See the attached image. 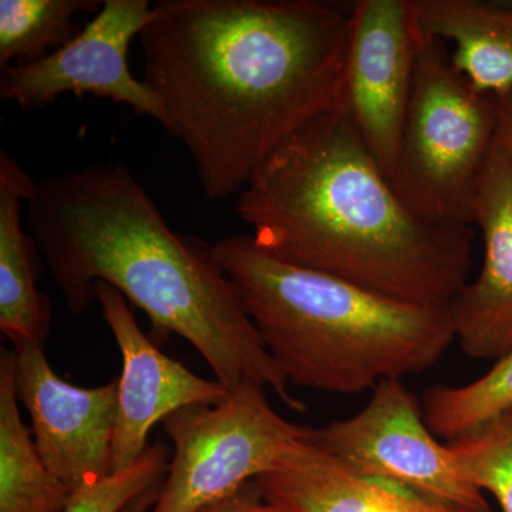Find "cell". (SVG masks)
<instances>
[{"label": "cell", "instance_id": "cell-17", "mask_svg": "<svg viewBox=\"0 0 512 512\" xmlns=\"http://www.w3.org/2000/svg\"><path fill=\"white\" fill-rule=\"evenodd\" d=\"M424 420L437 439L453 443L512 412V350L474 382L436 384L424 394Z\"/></svg>", "mask_w": 512, "mask_h": 512}, {"label": "cell", "instance_id": "cell-6", "mask_svg": "<svg viewBox=\"0 0 512 512\" xmlns=\"http://www.w3.org/2000/svg\"><path fill=\"white\" fill-rule=\"evenodd\" d=\"M174 446L150 512H197L271 470L306 426L279 416L265 387L244 380L217 404L184 407L163 421Z\"/></svg>", "mask_w": 512, "mask_h": 512}, {"label": "cell", "instance_id": "cell-10", "mask_svg": "<svg viewBox=\"0 0 512 512\" xmlns=\"http://www.w3.org/2000/svg\"><path fill=\"white\" fill-rule=\"evenodd\" d=\"M13 348L16 392L30 414L46 466L73 493L109 477L119 382L73 386L56 375L42 343L20 342Z\"/></svg>", "mask_w": 512, "mask_h": 512}, {"label": "cell", "instance_id": "cell-5", "mask_svg": "<svg viewBox=\"0 0 512 512\" xmlns=\"http://www.w3.org/2000/svg\"><path fill=\"white\" fill-rule=\"evenodd\" d=\"M497 131V99L476 92L457 72L443 40L419 32L392 180L404 204L433 224L474 227V198Z\"/></svg>", "mask_w": 512, "mask_h": 512}, {"label": "cell", "instance_id": "cell-7", "mask_svg": "<svg viewBox=\"0 0 512 512\" xmlns=\"http://www.w3.org/2000/svg\"><path fill=\"white\" fill-rule=\"evenodd\" d=\"M305 439L357 476L467 510L491 511L450 447L431 433L421 403L402 379L377 384L366 406L349 419L306 426Z\"/></svg>", "mask_w": 512, "mask_h": 512}, {"label": "cell", "instance_id": "cell-20", "mask_svg": "<svg viewBox=\"0 0 512 512\" xmlns=\"http://www.w3.org/2000/svg\"><path fill=\"white\" fill-rule=\"evenodd\" d=\"M167 450L163 444L148 446L133 466L111 474L100 483L73 494L62 512H121L150 485L164 480Z\"/></svg>", "mask_w": 512, "mask_h": 512}, {"label": "cell", "instance_id": "cell-8", "mask_svg": "<svg viewBox=\"0 0 512 512\" xmlns=\"http://www.w3.org/2000/svg\"><path fill=\"white\" fill-rule=\"evenodd\" d=\"M148 0H104L96 16L66 45L28 64L3 67L0 99L23 110L49 106L64 93L93 94L126 104L165 128L156 92L128 69V47L150 22Z\"/></svg>", "mask_w": 512, "mask_h": 512}, {"label": "cell", "instance_id": "cell-11", "mask_svg": "<svg viewBox=\"0 0 512 512\" xmlns=\"http://www.w3.org/2000/svg\"><path fill=\"white\" fill-rule=\"evenodd\" d=\"M96 301L121 353L119 410L111 448L110 476L143 456L148 433L168 416L194 404H217L229 390L215 380L192 373L164 355L144 335L127 299L106 282L93 285Z\"/></svg>", "mask_w": 512, "mask_h": 512}, {"label": "cell", "instance_id": "cell-16", "mask_svg": "<svg viewBox=\"0 0 512 512\" xmlns=\"http://www.w3.org/2000/svg\"><path fill=\"white\" fill-rule=\"evenodd\" d=\"M49 470L23 423L15 352L0 353V512H62L73 497Z\"/></svg>", "mask_w": 512, "mask_h": 512}, {"label": "cell", "instance_id": "cell-18", "mask_svg": "<svg viewBox=\"0 0 512 512\" xmlns=\"http://www.w3.org/2000/svg\"><path fill=\"white\" fill-rule=\"evenodd\" d=\"M100 0H0V66L36 62L69 43L77 13H97Z\"/></svg>", "mask_w": 512, "mask_h": 512}, {"label": "cell", "instance_id": "cell-9", "mask_svg": "<svg viewBox=\"0 0 512 512\" xmlns=\"http://www.w3.org/2000/svg\"><path fill=\"white\" fill-rule=\"evenodd\" d=\"M417 40L410 0H357L350 5L340 107L390 183L412 96Z\"/></svg>", "mask_w": 512, "mask_h": 512}, {"label": "cell", "instance_id": "cell-21", "mask_svg": "<svg viewBox=\"0 0 512 512\" xmlns=\"http://www.w3.org/2000/svg\"><path fill=\"white\" fill-rule=\"evenodd\" d=\"M197 512H289L284 508L268 503L262 497L256 481H251L238 490L237 493L229 495L224 500L207 505Z\"/></svg>", "mask_w": 512, "mask_h": 512}, {"label": "cell", "instance_id": "cell-4", "mask_svg": "<svg viewBox=\"0 0 512 512\" xmlns=\"http://www.w3.org/2000/svg\"><path fill=\"white\" fill-rule=\"evenodd\" d=\"M266 350L289 384L338 394L419 375L456 340L447 306L397 301L286 264L251 235L211 245Z\"/></svg>", "mask_w": 512, "mask_h": 512}, {"label": "cell", "instance_id": "cell-22", "mask_svg": "<svg viewBox=\"0 0 512 512\" xmlns=\"http://www.w3.org/2000/svg\"><path fill=\"white\" fill-rule=\"evenodd\" d=\"M495 99L498 103L497 141L512 163V92Z\"/></svg>", "mask_w": 512, "mask_h": 512}, {"label": "cell", "instance_id": "cell-14", "mask_svg": "<svg viewBox=\"0 0 512 512\" xmlns=\"http://www.w3.org/2000/svg\"><path fill=\"white\" fill-rule=\"evenodd\" d=\"M421 35L453 43L451 60L476 92H512V0H410Z\"/></svg>", "mask_w": 512, "mask_h": 512}, {"label": "cell", "instance_id": "cell-23", "mask_svg": "<svg viewBox=\"0 0 512 512\" xmlns=\"http://www.w3.org/2000/svg\"><path fill=\"white\" fill-rule=\"evenodd\" d=\"M164 480L157 481L153 485L138 494L130 504L121 512H150L153 510L154 504L157 503L158 495H160L161 485Z\"/></svg>", "mask_w": 512, "mask_h": 512}, {"label": "cell", "instance_id": "cell-13", "mask_svg": "<svg viewBox=\"0 0 512 512\" xmlns=\"http://www.w3.org/2000/svg\"><path fill=\"white\" fill-rule=\"evenodd\" d=\"M255 481L265 501L289 512H491L467 510L357 476L305 436L289 444L274 467Z\"/></svg>", "mask_w": 512, "mask_h": 512}, {"label": "cell", "instance_id": "cell-1", "mask_svg": "<svg viewBox=\"0 0 512 512\" xmlns=\"http://www.w3.org/2000/svg\"><path fill=\"white\" fill-rule=\"evenodd\" d=\"M350 6L160 0L140 33L144 80L208 200L238 195L298 131L342 103Z\"/></svg>", "mask_w": 512, "mask_h": 512}, {"label": "cell", "instance_id": "cell-19", "mask_svg": "<svg viewBox=\"0 0 512 512\" xmlns=\"http://www.w3.org/2000/svg\"><path fill=\"white\" fill-rule=\"evenodd\" d=\"M447 446L468 478L512 512V412Z\"/></svg>", "mask_w": 512, "mask_h": 512}, {"label": "cell", "instance_id": "cell-3", "mask_svg": "<svg viewBox=\"0 0 512 512\" xmlns=\"http://www.w3.org/2000/svg\"><path fill=\"white\" fill-rule=\"evenodd\" d=\"M235 210L266 254L397 301L447 306L468 282L473 227L414 214L340 106L278 148Z\"/></svg>", "mask_w": 512, "mask_h": 512}, {"label": "cell", "instance_id": "cell-2", "mask_svg": "<svg viewBox=\"0 0 512 512\" xmlns=\"http://www.w3.org/2000/svg\"><path fill=\"white\" fill-rule=\"evenodd\" d=\"M26 224L74 315L96 301L93 285L106 282L146 312L158 333L190 342L228 390L254 380L305 412L211 245L168 227L126 165L47 178L29 201Z\"/></svg>", "mask_w": 512, "mask_h": 512}, {"label": "cell", "instance_id": "cell-12", "mask_svg": "<svg viewBox=\"0 0 512 512\" xmlns=\"http://www.w3.org/2000/svg\"><path fill=\"white\" fill-rule=\"evenodd\" d=\"M473 225L483 237V265L447 308L460 348L498 360L512 350V163L498 141L478 183Z\"/></svg>", "mask_w": 512, "mask_h": 512}, {"label": "cell", "instance_id": "cell-15", "mask_svg": "<svg viewBox=\"0 0 512 512\" xmlns=\"http://www.w3.org/2000/svg\"><path fill=\"white\" fill-rule=\"evenodd\" d=\"M35 180L0 153V330L13 343L45 345L52 303L37 289L32 238L22 227V204L35 197Z\"/></svg>", "mask_w": 512, "mask_h": 512}]
</instances>
